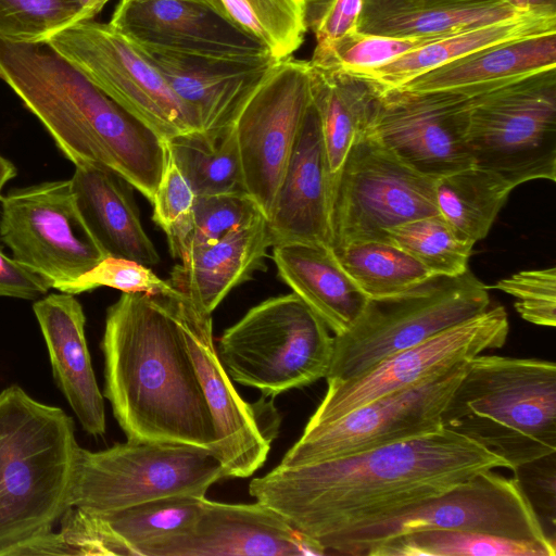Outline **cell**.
<instances>
[{"instance_id":"cell-1","label":"cell","mask_w":556,"mask_h":556,"mask_svg":"<svg viewBox=\"0 0 556 556\" xmlns=\"http://www.w3.org/2000/svg\"><path fill=\"white\" fill-rule=\"evenodd\" d=\"M500 456L447 430L254 478L249 493L328 554L341 538L399 517L481 471Z\"/></svg>"},{"instance_id":"cell-2","label":"cell","mask_w":556,"mask_h":556,"mask_svg":"<svg viewBox=\"0 0 556 556\" xmlns=\"http://www.w3.org/2000/svg\"><path fill=\"white\" fill-rule=\"evenodd\" d=\"M172 294L123 292L106 311L104 396L129 441L211 450L213 419Z\"/></svg>"},{"instance_id":"cell-3","label":"cell","mask_w":556,"mask_h":556,"mask_svg":"<svg viewBox=\"0 0 556 556\" xmlns=\"http://www.w3.org/2000/svg\"><path fill=\"white\" fill-rule=\"evenodd\" d=\"M0 78L74 163L111 168L150 202L166 142L47 42L0 38Z\"/></svg>"},{"instance_id":"cell-4","label":"cell","mask_w":556,"mask_h":556,"mask_svg":"<svg viewBox=\"0 0 556 556\" xmlns=\"http://www.w3.org/2000/svg\"><path fill=\"white\" fill-rule=\"evenodd\" d=\"M78 447L63 409L16 384L0 392V556L50 531L68 509Z\"/></svg>"},{"instance_id":"cell-5","label":"cell","mask_w":556,"mask_h":556,"mask_svg":"<svg viewBox=\"0 0 556 556\" xmlns=\"http://www.w3.org/2000/svg\"><path fill=\"white\" fill-rule=\"evenodd\" d=\"M442 425L502 457L510 470L556 452V364L496 355L469 359Z\"/></svg>"},{"instance_id":"cell-6","label":"cell","mask_w":556,"mask_h":556,"mask_svg":"<svg viewBox=\"0 0 556 556\" xmlns=\"http://www.w3.org/2000/svg\"><path fill=\"white\" fill-rule=\"evenodd\" d=\"M333 348L329 328L292 292L249 309L216 350L232 381L275 397L326 378Z\"/></svg>"},{"instance_id":"cell-7","label":"cell","mask_w":556,"mask_h":556,"mask_svg":"<svg viewBox=\"0 0 556 556\" xmlns=\"http://www.w3.org/2000/svg\"><path fill=\"white\" fill-rule=\"evenodd\" d=\"M488 287L469 269L433 276L404 292L368 299L353 325L334 336L327 381L355 378L380 361L483 313Z\"/></svg>"},{"instance_id":"cell-8","label":"cell","mask_w":556,"mask_h":556,"mask_svg":"<svg viewBox=\"0 0 556 556\" xmlns=\"http://www.w3.org/2000/svg\"><path fill=\"white\" fill-rule=\"evenodd\" d=\"M468 147L473 166L513 189L556 180V67L514 79L471 99Z\"/></svg>"},{"instance_id":"cell-9","label":"cell","mask_w":556,"mask_h":556,"mask_svg":"<svg viewBox=\"0 0 556 556\" xmlns=\"http://www.w3.org/2000/svg\"><path fill=\"white\" fill-rule=\"evenodd\" d=\"M222 478L219 460L195 445L127 440L99 452L79 446L68 508L105 513L168 496L204 497Z\"/></svg>"},{"instance_id":"cell-10","label":"cell","mask_w":556,"mask_h":556,"mask_svg":"<svg viewBox=\"0 0 556 556\" xmlns=\"http://www.w3.org/2000/svg\"><path fill=\"white\" fill-rule=\"evenodd\" d=\"M434 180L424 176L363 132L332 178V247L388 240L413 219L439 214Z\"/></svg>"},{"instance_id":"cell-11","label":"cell","mask_w":556,"mask_h":556,"mask_svg":"<svg viewBox=\"0 0 556 556\" xmlns=\"http://www.w3.org/2000/svg\"><path fill=\"white\" fill-rule=\"evenodd\" d=\"M46 42L165 141L201 130L156 67L109 23L80 21Z\"/></svg>"},{"instance_id":"cell-12","label":"cell","mask_w":556,"mask_h":556,"mask_svg":"<svg viewBox=\"0 0 556 556\" xmlns=\"http://www.w3.org/2000/svg\"><path fill=\"white\" fill-rule=\"evenodd\" d=\"M467 361L422 381L376 399L318 427H305L279 466L337 459L439 431L442 413L464 376Z\"/></svg>"},{"instance_id":"cell-13","label":"cell","mask_w":556,"mask_h":556,"mask_svg":"<svg viewBox=\"0 0 556 556\" xmlns=\"http://www.w3.org/2000/svg\"><path fill=\"white\" fill-rule=\"evenodd\" d=\"M421 530L468 531L556 546L516 479L489 469L399 517L341 538L328 554L365 555L383 540Z\"/></svg>"},{"instance_id":"cell-14","label":"cell","mask_w":556,"mask_h":556,"mask_svg":"<svg viewBox=\"0 0 556 556\" xmlns=\"http://www.w3.org/2000/svg\"><path fill=\"white\" fill-rule=\"evenodd\" d=\"M0 239L12 257L61 290L106 255L88 231L70 180L0 194Z\"/></svg>"},{"instance_id":"cell-15","label":"cell","mask_w":556,"mask_h":556,"mask_svg":"<svg viewBox=\"0 0 556 556\" xmlns=\"http://www.w3.org/2000/svg\"><path fill=\"white\" fill-rule=\"evenodd\" d=\"M312 104L309 62L279 60L233 122L243 186L268 216Z\"/></svg>"},{"instance_id":"cell-16","label":"cell","mask_w":556,"mask_h":556,"mask_svg":"<svg viewBox=\"0 0 556 556\" xmlns=\"http://www.w3.org/2000/svg\"><path fill=\"white\" fill-rule=\"evenodd\" d=\"M472 97L454 90L381 88L365 134L432 179L473 166L468 147Z\"/></svg>"},{"instance_id":"cell-17","label":"cell","mask_w":556,"mask_h":556,"mask_svg":"<svg viewBox=\"0 0 556 556\" xmlns=\"http://www.w3.org/2000/svg\"><path fill=\"white\" fill-rule=\"evenodd\" d=\"M175 311L213 419L216 441L211 452L224 478H248L264 465L277 434L273 402L250 404L239 395L214 345L211 314L179 292Z\"/></svg>"},{"instance_id":"cell-18","label":"cell","mask_w":556,"mask_h":556,"mask_svg":"<svg viewBox=\"0 0 556 556\" xmlns=\"http://www.w3.org/2000/svg\"><path fill=\"white\" fill-rule=\"evenodd\" d=\"M509 330L503 306L455 325L428 340L386 357L366 372L327 381V391L305 427L329 424L376 399L409 388L483 351L504 345Z\"/></svg>"},{"instance_id":"cell-19","label":"cell","mask_w":556,"mask_h":556,"mask_svg":"<svg viewBox=\"0 0 556 556\" xmlns=\"http://www.w3.org/2000/svg\"><path fill=\"white\" fill-rule=\"evenodd\" d=\"M132 45L191 109L203 131L232 125L247 100L279 61L268 52L199 54Z\"/></svg>"},{"instance_id":"cell-20","label":"cell","mask_w":556,"mask_h":556,"mask_svg":"<svg viewBox=\"0 0 556 556\" xmlns=\"http://www.w3.org/2000/svg\"><path fill=\"white\" fill-rule=\"evenodd\" d=\"M326 555L317 542L294 530L268 506L201 501L192 527L157 556Z\"/></svg>"},{"instance_id":"cell-21","label":"cell","mask_w":556,"mask_h":556,"mask_svg":"<svg viewBox=\"0 0 556 556\" xmlns=\"http://www.w3.org/2000/svg\"><path fill=\"white\" fill-rule=\"evenodd\" d=\"M332 178L312 99L266 217L271 248L288 243L332 247Z\"/></svg>"},{"instance_id":"cell-22","label":"cell","mask_w":556,"mask_h":556,"mask_svg":"<svg viewBox=\"0 0 556 556\" xmlns=\"http://www.w3.org/2000/svg\"><path fill=\"white\" fill-rule=\"evenodd\" d=\"M109 24L136 45L199 54L268 52L202 0H121Z\"/></svg>"},{"instance_id":"cell-23","label":"cell","mask_w":556,"mask_h":556,"mask_svg":"<svg viewBox=\"0 0 556 556\" xmlns=\"http://www.w3.org/2000/svg\"><path fill=\"white\" fill-rule=\"evenodd\" d=\"M33 309L58 388L83 429L93 437L103 435L106 428L104 401L91 365L80 303L73 294L51 293L37 300Z\"/></svg>"},{"instance_id":"cell-24","label":"cell","mask_w":556,"mask_h":556,"mask_svg":"<svg viewBox=\"0 0 556 556\" xmlns=\"http://www.w3.org/2000/svg\"><path fill=\"white\" fill-rule=\"evenodd\" d=\"M77 208L93 240L106 256L152 267L159 253L139 216L134 187L109 167L75 165L70 179Z\"/></svg>"},{"instance_id":"cell-25","label":"cell","mask_w":556,"mask_h":556,"mask_svg":"<svg viewBox=\"0 0 556 556\" xmlns=\"http://www.w3.org/2000/svg\"><path fill=\"white\" fill-rule=\"evenodd\" d=\"M270 241L265 216L220 240L190 249L167 280L200 311L211 314L237 286L262 267Z\"/></svg>"},{"instance_id":"cell-26","label":"cell","mask_w":556,"mask_h":556,"mask_svg":"<svg viewBox=\"0 0 556 556\" xmlns=\"http://www.w3.org/2000/svg\"><path fill=\"white\" fill-rule=\"evenodd\" d=\"M556 67V31L502 41L402 84L408 91L454 90L475 97L535 72Z\"/></svg>"},{"instance_id":"cell-27","label":"cell","mask_w":556,"mask_h":556,"mask_svg":"<svg viewBox=\"0 0 556 556\" xmlns=\"http://www.w3.org/2000/svg\"><path fill=\"white\" fill-rule=\"evenodd\" d=\"M278 275L334 336L345 332L368 298L345 271L331 248L288 243L273 247Z\"/></svg>"},{"instance_id":"cell-28","label":"cell","mask_w":556,"mask_h":556,"mask_svg":"<svg viewBox=\"0 0 556 556\" xmlns=\"http://www.w3.org/2000/svg\"><path fill=\"white\" fill-rule=\"evenodd\" d=\"M527 13L502 0H366L357 31L444 37Z\"/></svg>"},{"instance_id":"cell-29","label":"cell","mask_w":556,"mask_h":556,"mask_svg":"<svg viewBox=\"0 0 556 556\" xmlns=\"http://www.w3.org/2000/svg\"><path fill=\"white\" fill-rule=\"evenodd\" d=\"M202 498L176 495L113 511L86 510L100 555L157 556L192 527Z\"/></svg>"},{"instance_id":"cell-30","label":"cell","mask_w":556,"mask_h":556,"mask_svg":"<svg viewBox=\"0 0 556 556\" xmlns=\"http://www.w3.org/2000/svg\"><path fill=\"white\" fill-rule=\"evenodd\" d=\"M309 66L312 99L333 177L365 132L381 87L363 76Z\"/></svg>"},{"instance_id":"cell-31","label":"cell","mask_w":556,"mask_h":556,"mask_svg":"<svg viewBox=\"0 0 556 556\" xmlns=\"http://www.w3.org/2000/svg\"><path fill=\"white\" fill-rule=\"evenodd\" d=\"M556 31V15L527 13L430 41L394 61L358 75L381 88H395L409 79L479 49L526 36Z\"/></svg>"},{"instance_id":"cell-32","label":"cell","mask_w":556,"mask_h":556,"mask_svg":"<svg viewBox=\"0 0 556 556\" xmlns=\"http://www.w3.org/2000/svg\"><path fill=\"white\" fill-rule=\"evenodd\" d=\"M511 190L500 176L477 166L434 180L438 213L472 244L486 237Z\"/></svg>"},{"instance_id":"cell-33","label":"cell","mask_w":556,"mask_h":556,"mask_svg":"<svg viewBox=\"0 0 556 556\" xmlns=\"http://www.w3.org/2000/svg\"><path fill=\"white\" fill-rule=\"evenodd\" d=\"M165 142L168 154L197 197L247 193L233 125L181 134Z\"/></svg>"},{"instance_id":"cell-34","label":"cell","mask_w":556,"mask_h":556,"mask_svg":"<svg viewBox=\"0 0 556 556\" xmlns=\"http://www.w3.org/2000/svg\"><path fill=\"white\" fill-rule=\"evenodd\" d=\"M367 556H555L556 546L456 530H421L383 540Z\"/></svg>"},{"instance_id":"cell-35","label":"cell","mask_w":556,"mask_h":556,"mask_svg":"<svg viewBox=\"0 0 556 556\" xmlns=\"http://www.w3.org/2000/svg\"><path fill=\"white\" fill-rule=\"evenodd\" d=\"M202 1L277 60L291 56L304 41V0Z\"/></svg>"},{"instance_id":"cell-36","label":"cell","mask_w":556,"mask_h":556,"mask_svg":"<svg viewBox=\"0 0 556 556\" xmlns=\"http://www.w3.org/2000/svg\"><path fill=\"white\" fill-rule=\"evenodd\" d=\"M332 251L368 299L397 294L433 277L418 261L390 241H358Z\"/></svg>"},{"instance_id":"cell-37","label":"cell","mask_w":556,"mask_h":556,"mask_svg":"<svg viewBox=\"0 0 556 556\" xmlns=\"http://www.w3.org/2000/svg\"><path fill=\"white\" fill-rule=\"evenodd\" d=\"M110 0H0V38L46 42L56 33L92 20Z\"/></svg>"},{"instance_id":"cell-38","label":"cell","mask_w":556,"mask_h":556,"mask_svg":"<svg viewBox=\"0 0 556 556\" xmlns=\"http://www.w3.org/2000/svg\"><path fill=\"white\" fill-rule=\"evenodd\" d=\"M388 240L404 250L433 276L457 277L468 270L473 244L462 239L440 215L396 226Z\"/></svg>"},{"instance_id":"cell-39","label":"cell","mask_w":556,"mask_h":556,"mask_svg":"<svg viewBox=\"0 0 556 556\" xmlns=\"http://www.w3.org/2000/svg\"><path fill=\"white\" fill-rule=\"evenodd\" d=\"M441 37H393L353 31L317 42L312 66L362 75Z\"/></svg>"},{"instance_id":"cell-40","label":"cell","mask_w":556,"mask_h":556,"mask_svg":"<svg viewBox=\"0 0 556 556\" xmlns=\"http://www.w3.org/2000/svg\"><path fill=\"white\" fill-rule=\"evenodd\" d=\"M260 216L264 214L244 192L197 197L191 228L178 260L190 249L216 242Z\"/></svg>"},{"instance_id":"cell-41","label":"cell","mask_w":556,"mask_h":556,"mask_svg":"<svg viewBox=\"0 0 556 556\" xmlns=\"http://www.w3.org/2000/svg\"><path fill=\"white\" fill-rule=\"evenodd\" d=\"M195 198L190 184L167 152L164 170L151 203L152 218L165 232L174 258H179L190 231Z\"/></svg>"},{"instance_id":"cell-42","label":"cell","mask_w":556,"mask_h":556,"mask_svg":"<svg viewBox=\"0 0 556 556\" xmlns=\"http://www.w3.org/2000/svg\"><path fill=\"white\" fill-rule=\"evenodd\" d=\"M99 287H110L126 293L165 295L176 292L170 283L157 277L151 267L113 256H105L60 291L74 295Z\"/></svg>"},{"instance_id":"cell-43","label":"cell","mask_w":556,"mask_h":556,"mask_svg":"<svg viewBox=\"0 0 556 556\" xmlns=\"http://www.w3.org/2000/svg\"><path fill=\"white\" fill-rule=\"evenodd\" d=\"M491 288L516 299L515 308L527 321L556 326V268L521 270L498 280Z\"/></svg>"},{"instance_id":"cell-44","label":"cell","mask_w":556,"mask_h":556,"mask_svg":"<svg viewBox=\"0 0 556 556\" xmlns=\"http://www.w3.org/2000/svg\"><path fill=\"white\" fill-rule=\"evenodd\" d=\"M511 470L546 538L556 545V452Z\"/></svg>"},{"instance_id":"cell-45","label":"cell","mask_w":556,"mask_h":556,"mask_svg":"<svg viewBox=\"0 0 556 556\" xmlns=\"http://www.w3.org/2000/svg\"><path fill=\"white\" fill-rule=\"evenodd\" d=\"M366 0H304V21L317 42L357 30Z\"/></svg>"},{"instance_id":"cell-46","label":"cell","mask_w":556,"mask_h":556,"mask_svg":"<svg viewBox=\"0 0 556 556\" xmlns=\"http://www.w3.org/2000/svg\"><path fill=\"white\" fill-rule=\"evenodd\" d=\"M50 288L47 279L8 256L0 244V296L36 300Z\"/></svg>"},{"instance_id":"cell-47","label":"cell","mask_w":556,"mask_h":556,"mask_svg":"<svg viewBox=\"0 0 556 556\" xmlns=\"http://www.w3.org/2000/svg\"><path fill=\"white\" fill-rule=\"evenodd\" d=\"M22 555H75V552L60 532L50 530L14 548L9 556Z\"/></svg>"},{"instance_id":"cell-48","label":"cell","mask_w":556,"mask_h":556,"mask_svg":"<svg viewBox=\"0 0 556 556\" xmlns=\"http://www.w3.org/2000/svg\"><path fill=\"white\" fill-rule=\"evenodd\" d=\"M15 175H16V168L13 165V163H11V161H9L8 159H5L4 156H2L0 154V194H1V190L4 187V185L9 180L14 178Z\"/></svg>"},{"instance_id":"cell-49","label":"cell","mask_w":556,"mask_h":556,"mask_svg":"<svg viewBox=\"0 0 556 556\" xmlns=\"http://www.w3.org/2000/svg\"><path fill=\"white\" fill-rule=\"evenodd\" d=\"M530 4L534 13L556 15V0H530Z\"/></svg>"},{"instance_id":"cell-50","label":"cell","mask_w":556,"mask_h":556,"mask_svg":"<svg viewBox=\"0 0 556 556\" xmlns=\"http://www.w3.org/2000/svg\"><path fill=\"white\" fill-rule=\"evenodd\" d=\"M523 12H532L530 0H502ZM534 13V12H532Z\"/></svg>"}]
</instances>
